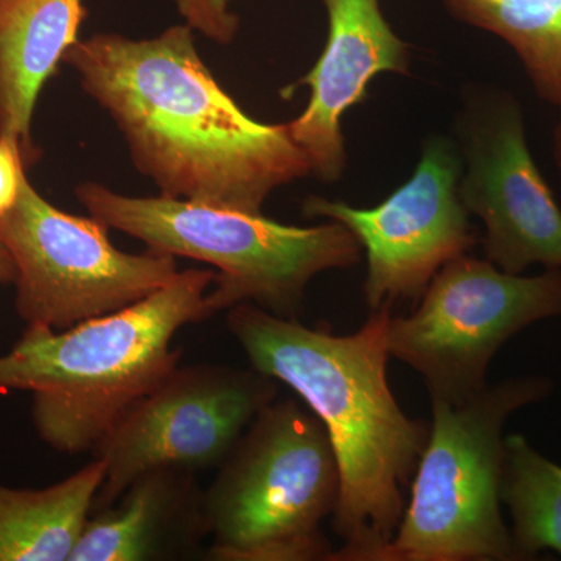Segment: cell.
<instances>
[{
	"label": "cell",
	"mask_w": 561,
	"mask_h": 561,
	"mask_svg": "<svg viewBox=\"0 0 561 561\" xmlns=\"http://www.w3.org/2000/svg\"><path fill=\"white\" fill-rule=\"evenodd\" d=\"M192 31L175 25L150 39L102 33L77 41L62 62L108 111L162 197L262 214L273 192L311 175V165L286 124L254 121L221 90Z\"/></svg>",
	"instance_id": "cell-1"
},
{
	"label": "cell",
	"mask_w": 561,
	"mask_h": 561,
	"mask_svg": "<svg viewBox=\"0 0 561 561\" xmlns=\"http://www.w3.org/2000/svg\"><path fill=\"white\" fill-rule=\"evenodd\" d=\"M391 311L370 312L353 334L335 335L251 302L228 309V331L251 367L289 386L328 432L341 471L331 524L343 541L331 561L381 560L430 438L431 421L405 415L390 389Z\"/></svg>",
	"instance_id": "cell-2"
},
{
	"label": "cell",
	"mask_w": 561,
	"mask_h": 561,
	"mask_svg": "<svg viewBox=\"0 0 561 561\" xmlns=\"http://www.w3.org/2000/svg\"><path fill=\"white\" fill-rule=\"evenodd\" d=\"M216 279V271L192 268L128 308L68 330L27 324L16 345L0 354V393L32 394L33 426L55 451H94L179 367L173 337L214 316Z\"/></svg>",
	"instance_id": "cell-3"
},
{
	"label": "cell",
	"mask_w": 561,
	"mask_h": 561,
	"mask_svg": "<svg viewBox=\"0 0 561 561\" xmlns=\"http://www.w3.org/2000/svg\"><path fill=\"white\" fill-rule=\"evenodd\" d=\"M94 219L139 239L151 251L217 268L213 313L242 302L298 319L306 287L317 275L359 264L362 247L339 221L291 227L264 214L168 197H127L98 183L77 187Z\"/></svg>",
	"instance_id": "cell-4"
},
{
	"label": "cell",
	"mask_w": 561,
	"mask_h": 561,
	"mask_svg": "<svg viewBox=\"0 0 561 561\" xmlns=\"http://www.w3.org/2000/svg\"><path fill=\"white\" fill-rule=\"evenodd\" d=\"M203 494L210 559L331 561L321 529L341 496V471L316 413L294 398L262 409Z\"/></svg>",
	"instance_id": "cell-5"
},
{
	"label": "cell",
	"mask_w": 561,
	"mask_h": 561,
	"mask_svg": "<svg viewBox=\"0 0 561 561\" xmlns=\"http://www.w3.org/2000/svg\"><path fill=\"white\" fill-rule=\"evenodd\" d=\"M551 391V379L524 376L486 383L460 402L431 398L411 501L379 561H518L501 511L502 432L513 413Z\"/></svg>",
	"instance_id": "cell-6"
},
{
	"label": "cell",
	"mask_w": 561,
	"mask_h": 561,
	"mask_svg": "<svg viewBox=\"0 0 561 561\" xmlns=\"http://www.w3.org/2000/svg\"><path fill=\"white\" fill-rule=\"evenodd\" d=\"M561 317V268L502 272L470 253L443 265L411 316H391L390 357L423 378L431 398L468 400L486 386L491 360L516 334Z\"/></svg>",
	"instance_id": "cell-7"
},
{
	"label": "cell",
	"mask_w": 561,
	"mask_h": 561,
	"mask_svg": "<svg viewBox=\"0 0 561 561\" xmlns=\"http://www.w3.org/2000/svg\"><path fill=\"white\" fill-rule=\"evenodd\" d=\"M0 236L16 262L18 316L51 330L128 308L180 273L171 254L117 250L105 224L55 208L27 176L0 216Z\"/></svg>",
	"instance_id": "cell-8"
},
{
	"label": "cell",
	"mask_w": 561,
	"mask_h": 561,
	"mask_svg": "<svg viewBox=\"0 0 561 561\" xmlns=\"http://www.w3.org/2000/svg\"><path fill=\"white\" fill-rule=\"evenodd\" d=\"M454 114L457 194L483 225V256L502 272L561 268V209L535 164L522 102L490 83H468Z\"/></svg>",
	"instance_id": "cell-9"
},
{
	"label": "cell",
	"mask_w": 561,
	"mask_h": 561,
	"mask_svg": "<svg viewBox=\"0 0 561 561\" xmlns=\"http://www.w3.org/2000/svg\"><path fill=\"white\" fill-rule=\"evenodd\" d=\"M276 397L278 381L251 365L176 367L92 451L106 463L92 511L114 504L144 472L220 467Z\"/></svg>",
	"instance_id": "cell-10"
},
{
	"label": "cell",
	"mask_w": 561,
	"mask_h": 561,
	"mask_svg": "<svg viewBox=\"0 0 561 561\" xmlns=\"http://www.w3.org/2000/svg\"><path fill=\"white\" fill-rule=\"evenodd\" d=\"M460 157L453 138L431 136L411 179L375 208L309 197L306 217H321L346 228L367 256L364 300L370 312L394 302H419L443 265L470 253L479 242L457 184Z\"/></svg>",
	"instance_id": "cell-11"
},
{
	"label": "cell",
	"mask_w": 561,
	"mask_h": 561,
	"mask_svg": "<svg viewBox=\"0 0 561 561\" xmlns=\"http://www.w3.org/2000/svg\"><path fill=\"white\" fill-rule=\"evenodd\" d=\"M328 41L316 66L283 91L311 88L301 116L289 122L291 140L302 150L321 183H335L346 169L342 117L367 98L378 73H411V47L386 20L379 0H323Z\"/></svg>",
	"instance_id": "cell-12"
},
{
	"label": "cell",
	"mask_w": 561,
	"mask_h": 561,
	"mask_svg": "<svg viewBox=\"0 0 561 561\" xmlns=\"http://www.w3.org/2000/svg\"><path fill=\"white\" fill-rule=\"evenodd\" d=\"M203 494L190 471L144 472L88 518L69 561H151L191 552L206 535Z\"/></svg>",
	"instance_id": "cell-13"
},
{
	"label": "cell",
	"mask_w": 561,
	"mask_h": 561,
	"mask_svg": "<svg viewBox=\"0 0 561 561\" xmlns=\"http://www.w3.org/2000/svg\"><path fill=\"white\" fill-rule=\"evenodd\" d=\"M87 16L83 0H0V138L20 144L27 165L39 154L31 136L39 92Z\"/></svg>",
	"instance_id": "cell-14"
},
{
	"label": "cell",
	"mask_w": 561,
	"mask_h": 561,
	"mask_svg": "<svg viewBox=\"0 0 561 561\" xmlns=\"http://www.w3.org/2000/svg\"><path fill=\"white\" fill-rule=\"evenodd\" d=\"M105 474V460L94 457L47 489L0 483V561H69Z\"/></svg>",
	"instance_id": "cell-15"
},
{
	"label": "cell",
	"mask_w": 561,
	"mask_h": 561,
	"mask_svg": "<svg viewBox=\"0 0 561 561\" xmlns=\"http://www.w3.org/2000/svg\"><path fill=\"white\" fill-rule=\"evenodd\" d=\"M454 20L512 47L535 94L561 108V0H443Z\"/></svg>",
	"instance_id": "cell-16"
},
{
	"label": "cell",
	"mask_w": 561,
	"mask_h": 561,
	"mask_svg": "<svg viewBox=\"0 0 561 561\" xmlns=\"http://www.w3.org/2000/svg\"><path fill=\"white\" fill-rule=\"evenodd\" d=\"M501 501L511 512L516 560L548 549L561 556V467L522 434L505 437Z\"/></svg>",
	"instance_id": "cell-17"
},
{
	"label": "cell",
	"mask_w": 561,
	"mask_h": 561,
	"mask_svg": "<svg viewBox=\"0 0 561 561\" xmlns=\"http://www.w3.org/2000/svg\"><path fill=\"white\" fill-rule=\"evenodd\" d=\"M181 16L192 28L217 44H230L239 31L238 14L230 10V0H172Z\"/></svg>",
	"instance_id": "cell-18"
},
{
	"label": "cell",
	"mask_w": 561,
	"mask_h": 561,
	"mask_svg": "<svg viewBox=\"0 0 561 561\" xmlns=\"http://www.w3.org/2000/svg\"><path fill=\"white\" fill-rule=\"evenodd\" d=\"M25 165L27 161L20 144L0 138V216L16 202L25 179Z\"/></svg>",
	"instance_id": "cell-19"
},
{
	"label": "cell",
	"mask_w": 561,
	"mask_h": 561,
	"mask_svg": "<svg viewBox=\"0 0 561 561\" xmlns=\"http://www.w3.org/2000/svg\"><path fill=\"white\" fill-rule=\"evenodd\" d=\"M18 279V267L14 262L13 254L3 242L2 236H0V286L5 284H14Z\"/></svg>",
	"instance_id": "cell-20"
},
{
	"label": "cell",
	"mask_w": 561,
	"mask_h": 561,
	"mask_svg": "<svg viewBox=\"0 0 561 561\" xmlns=\"http://www.w3.org/2000/svg\"><path fill=\"white\" fill-rule=\"evenodd\" d=\"M552 154L557 169L561 173V108L559 110V119H557L552 131Z\"/></svg>",
	"instance_id": "cell-21"
}]
</instances>
